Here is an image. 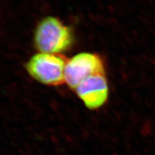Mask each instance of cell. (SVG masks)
<instances>
[{"instance_id":"obj_1","label":"cell","mask_w":155,"mask_h":155,"mask_svg":"<svg viewBox=\"0 0 155 155\" xmlns=\"http://www.w3.org/2000/svg\"><path fill=\"white\" fill-rule=\"evenodd\" d=\"M72 38L69 27L58 18L48 16L38 23L35 33V44L40 52L60 54L71 46Z\"/></svg>"},{"instance_id":"obj_2","label":"cell","mask_w":155,"mask_h":155,"mask_svg":"<svg viewBox=\"0 0 155 155\" xmlns=\"http://www.w3.org/2000/svg\"><path fill=\"white\" fill-rule=\"evenodd\" d=\"M67 59L60 54L40 52L28 60L26 69L30 76L40 83L59 86L65 82Z\"/></svg>"},{"instance_id":"obj_3","label":"cell","mask_w":155,"mask_h":155,"mask_svg":"<svg viewBox=\"0 0 155 155\" xmlns=\"http://www.w3.org/2000/svg\"><path fill=\"white\" fill-rule=\"evenodd\" d=\"M105 74L102 59L96 54L81 52L68 59L65 71V82L71 89L91 76Z\"/></svg>"},{"instance_id":"obj_4","label":"cell","mask_w":155,"mask_h":155,"mask_svg":"<svg viewBox=\"0 0 155 155\" xmlns=\"http://www.w3.org/2000/svg\"><path fill=\"white\" fill-rule=\"evenodd\" d=\"M75 91L86 107L91 110L101 107L109 98V85L105 74L87 78L77 86Z\"/></svg>"}]
</instances>
